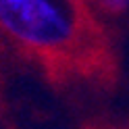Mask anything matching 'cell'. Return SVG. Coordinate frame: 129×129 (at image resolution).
I'll use <instances>...</instances> for the list:
<instances>
[{
    "mask_svg": "<svg viewBox=\"0 0 129 129\" xmlns=\"http://www.w3.org/2000/svg\"><path fill=\"white\" fill-rule=\"evenodd\" d=\"M0 34L54 85H104L115 77V52L94 0H0Z\"/></svg>",
    "mask_w": 129,
    "mask_h": 129,
    "instance_id": "cell-1",
    "label": "cell"
},
{
    "mask_svg": "<svg viewBox=\"0 0 129 129\" xmlns=\"http://www.w3.org/2000/svg\"><path fill=\"white\" fill-rule=\"evenodd\" d=\"M94 2L102 13L110 15V17H119L129 11V0H94Z\"/></svg>",
    "mask_w": 129,
    "mask_h": 129,
    "instance_id": "cell-2",
    "label": "cell"
},
{
    "mask_svg": "<svg viewBox=\"0 0 129 129\" xmlns=\"http://www.w3.org/2000/svg\"><path fill=\"white\" fill-rule=\"evenodd\" d=\"M92 129H112V127H92Z\"/></svg>",
    "mask_w": 129,
    "mask_h": 129,
    "instance_id": "cell-3",
    "label": "cell"
}]
</instances>
